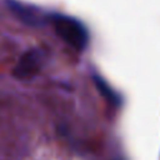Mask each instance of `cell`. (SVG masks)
Segmentation results:
<instances>
[{
	"mask_svg": "<svg viewBox=\"0 0 160 160\" xmlns=\"http://www.w3.org/2000/svg\"><path fill=\"white\" fill-rule=\"evenodd\" d=\"M118 160H120V159H118Z\"/></svg>",
	"mask_w": 160,
	"mask_h": 160,
	"instance_id": "5",
	"label": "cell"
},
{
	"mask_svg": "<svg viewBox=\"0 0 160 160\" xmlns=\"http://www.w3.org/2000/svg\"><path fill=\"white\" fill-rule=\"evenodd\" d=\"M45 54L40 49H30L21 55L12 70V75L19 80H29L36 76L44 64Z\"/></svg>",
	"mask_w": 160,
	"mask_h": 160,
	"instance_id": "2",
	"label": "cell"
},
{
	"mask_svg": "<svg viewBox=\"0 0 160 160\" xmlns=\"http://www.w3.org/2000/svg\"><path fill=\"white\" fill-rule=\"evenodd\" d=\"M92 80H94V84L99 91V94L112 106H120L121 105V98L120 95L100 76V75H96L94 74L92 75Z\"/></svg>",
	"mask_w": 160,
	"mask_h": 160,
	"instance_id": "4",
	"label": "cell"
},
{
	"mask_svg": "<svg viewBox=\"0 0 160 160\" xmlns=\"http://www.w3.org/2000/svg\"><path fill=\"white\" fill-rule=\"evenodd\" d=\"M50 20L58 36L61 38L68 45L78 51H82L88 46L89 31L81 21L62 14H54L50 16Z\"/></svg>",
	"mask_w": 160,
	"mask_h": 160,
	"instance_id": "1",
	"label": "cell"
},
{
	"mask_svg": "<svg viewBox=\"0 0 160 160\" xmlns=\"http://www.w3.org/2000/svg\"><path fill=\"white\" fill-rule=\"evenodd\" d=\"M9 10L24 24L30 26H40L45 22V14L36 6L24 4L19 0H5Z\"/></svg>",
	"mask_w": 160,
	"mask_h": 160,
	"instance_id": "3",
	"label": "cell"
}]
</instances>
